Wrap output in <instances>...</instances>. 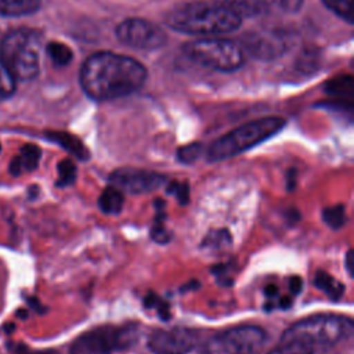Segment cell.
<instances>
[{"instance_id": "30bf717a", "label": "cell", "mask_w": 354, "mask_h": 354, "mask_svg": "<svg viewBox=\"0 0 354 354\" xmlns=\"http://www.w3.org/2000/svg\"><path fill=\"white\" fill-rule=\"evenodd\" d=\"M199 342V333L188 328L156 329L148 337V347L155 354H188Z\"/></svg>"}, {"instance_id": "ba28073f", "label": "cell", "mask_w": 354, "mask_h": 354, "mask_svg": "<svg viewBox=\"0 0 354 354\" xmlns=\"http://www.w3.org/2000/svg\"><path fill=\"white\" fill-rule=\"evenodd\" d=\"M266 340L267 333L259 326H236L210 337L202 354H257Z\"/></svg>"}, {"instance_id": "9c48e42d", "label": "cell", "mask_w": 354, "mask_h": 354, "mask_svg": "<svg viewBox=\"0 0 354 354\" xmlns=\"http://www.w3.org/2000/svg\"><path fill=\"white\" fill-rule=\"evenodd\" d=\"M116 36L123 44L138 50H156L167 40L160 26L142 18L122 21L116 28Z\"/></svg>"}, {"instance_id": "8fae6325", "label": "cell", "mask_w": 354, "mask_h": 354, "mask_svg": "<svg viewBox=\"0 0 354 354\" xmlns=\"http://www.w3.org/2000/svg\"><path fill=\"white\" fill-rule=\"evenodd\" d=\"M166 183V176L137 169V167H122L116 169L109 176V185L116 187L126 194H148L160 188Z\"/></svg>"}, {"instance_id": "ffe728a7", "label": "cell", "mask_w": 354, "mask_h": 354, "mask_svg": "<svg viewBox=\"0 0 354 354\" xmlns=\"http://www.w3.org/2000/svg\"><path fill=\"white\" fill-rule=\"evenodd\" d=\"M322 220L332 230L342 228L347 223L346 207L343 205H336V206L325 207L322 210Z\"/></svg>"}, {"instance_id": "603a6c76", "label": "cell", "mask_w": 354, "mask_h": 354, "mask_svg": "<svg viewBox=\"0 0 354 354\" xmlns=\"http://www.w3.org/2000/svg\"><path fill=\"white\" fill-rule=\"evenodd\" d=\"M324 4L346 22L353 24V0H322Z\"/></svg>"}, {"instance_id": "7402d4cb", "label": "cell", "mask_w": 354, "mask_h": 354, "mask_svg": "<svg viewBox=\"0 0 354 354\" xmlns=\"http://www.w3.org/2000/svg\"><path fill=\"white\" fill-rule=\"evenodd\" d=\"M15 87L17 80L0 57V100L11 97L15 93Z\"/></svg>"}, {"instance_id": "f546056e", "label": "cell", "mask_w": 354, "mask_h": 354, "mask_svg": "<svg viewBox=\"0 0 354 354\" xmlns=\"http://www.w3.org/2000/svg\"><path fill=\"white\" fill-rule=\"evenodd\" d=\"M351 264H353V252L348 250L346 253V268H347V272L350 275H353V266Z\"/></svg>"}, {"instance_id": "d4e9b609", "label": "cell", "mask_w": 354, "mask_h": 354, "mask_svg": "<svg viewBox=\"0 0 354 354\" xmlns=\"http://www.w3.org/2000/svg\"><path fill=\"white\" fill-rule=\"evenodd\" d=\"M228 245H231V235L227 230L212 231L202 242V246L216 248V249H223L224 246H228Z\"/></svg>"}, {"instance_id": "4fadbf2b", "label": "cell", "mask_w": 354, "mask_h": 354, "mask_svg": "<svg viewBox=\"0 0 354 354\" xmlns=\"http://www.w3.org/2000/svg\"><path fill=\"white\" fill-rule=\"evenodd\" d=\"M41 151L35 144H26L21 148L19 153L10 163V173L14 176H19L25 171H33L40 160Z\"/></svg>"}, {"instance_id": "d6986e66", "label": "cell", "mask_w": 354, "mask_h": 354, "mask_svg": "<svg viewBox=\"0 0 354 354\" xmlns=\"http://www.w3.org/2000/svg\"><path fill=\"white\" fill-rule=\"evenodd\" d=\"M267 354H314V348L300 340L281 339L279 344Z\"/></svg>"}, {"instance_id": "44dd1931", "label": "cell", "mask_w": 354, "mask_h": 354, "mask_svg": "<svg viewBox=\"0 0 354 354\" xmlns=\"http://www.w3.org/2000/svg\"><path fill=\"white\" fill-rule=\"evenodd\" d=\"M47 54L51 58V61L57 65V66H65L72 61V51L68 46H65L64 43H58V41H51L47 44Z\"/></svg>"}, {"instance_id": "4dcf8cb0", "label": "cell", "mask_w": 354, "mask_h": 354, "mask_svg": "<svg viewBox=\"0 0 354 354\" xmlns=\"http://www.w3.org/2000/svg\"><path fill=\"white\" fill-rule=\"evenodd\" d=\"M277 292H278V289L274 285H270V286L266 288V295H268V296H275Z\"/></svg>"}, {"instance_id": "277c9868", "label": "cell", "mask_w": 354, "mask_h": 354, "mask_svg": "<svg viewBox=\"0 0 354 354\" xmlns=\"http://www.w3.org/2000/svg\"><path fill=\"white\" fill-rule=\"evenodd\" d=\"M40 33L19 28L4 36L0 46V57L15 80H32L40 71Z\"/></svg>"}, {"instance_id": "2e32d148", "label": "cell", "mask_w": 354, "mask_h": 354, "mask_svg": "<svg viewBox=\"0 0 354 354\" xmlns=\"http://www.w3.org/2000/svg\"><path fill=\"white\" fill-rule=\"evenodd\" d=\"M123 203H124L123 192L113 185L106 187L98 198V206L101 212L111 216L119 214L123 209Z\"/></svg>"}, {"instance_id": "83f0119b", "label": "cell", "mask_w": 354, "mask_h": 354, "mask_svg": "<svg viewBox=\"0 0 354 354\" xmlns=\"http://www.w3.org/2000/svg\"><path fill=\"white\" fill-rule=\"evenodd\" d=\"M145 307H153L158 310V313L162 315L163 319L169 318V306L162 299H159L156 295H149L145 299Z\"/></svg>"}, {"instance_id": "8992f818", "label": "cell", "mask_w": 354, "mask_h": 354, "mask_svg": "<svg viewBox=\"0 0 354 354\" xmlns=\"http://www.w3.org/2000/svg\"><path fill=\"white\" fill-rule=\"evenodd\" d=\"M184 51L195 62L218 72H234L245 61L242 46L221 37H203L185 43Z\"/></svg>"}, {"instance_id": "9a60e30c", "label": "cell", "mask_w": 354, "mask_h": 354, "mask_svg": "<svg viewBox=\"0 0 354 354\" xmlns=\"http://www.w3.org/2000/svg\"><path fill=\"white\" fill-rule=\"evenodd\" d=\"M40 0H0L1 17H22L39 10Z\"/></svg>"}, {"instance_id": "ac0fdd59", "label": "cell", "mask_w": 354, "mask_h": 354, "mask_svg": "<svg viewBox=\"0 0 354 354\" xmlns=\"http://www.w3.org/2000/svg\"><path fill=\"white\" fill-rule=\"evenodd\" d=\"M314 285L333 300L340 299L344 292V285L340 283L336 278H333L332 275H329L325 271H318L315 274Z\"/></svg>"}, {"instance_id": "3957f363", "label": "cell", "mask_w": 354, "mask_h": 354, "mask_svg": "<svg viewBox=\"0 0 354 354\" xmlns=\"http://www.w3.org/2000/svg\"><path fill=\"white\" fill-rule=\"evenodd\" d=\"M285 123V119L278 116H267L248 122L213 141L207 148L206 159L209 162H218L236 156L275 136L283 129Z\"/></svg>"}, {"instance_id": "e0dca14e", "label": "cell", "mask_w": 354, "mask_h": 354, "mask_svg": "<svg viewBox=\"0 0 354 354\" xmlns=\"http://www.w3.org/2000/svg\"><path fill=\"white\" fill-rule=\"evenodd\" d=\"M217 1L234 10L241 18L260 14L270 6L268 0H217Z\"/></svg>"}, {"instance_id": "5bb4252c", "label": "cell", "mask_w": 354, "mask_h": 354, "mask_svg": "<svg viewBox=\"0 0 354 354\" xmlns=\"http://www.w3.org/2000/svg\"><path fill=\"white\" fill-rule=\"evenodd\" d=\"M48 140L57 142L62 148H65L68 152H71L73 156H76L80 160H87L90 158L88 149L84 147V144L75 136L64 133V131H51L47 134Z\"/></svg>"}, {"instance_id": "cb8c5ba5", "label": "cell", "mask_w": 354, "mask_h": 354, "mask_svg": "<svg viewBox=\"0 0 354 354\" xmlns=\"http://www.w3.org/2000/svg\"><path fill=\"white\" fill-rule=\"evenodd\" d=\"M57 169H58V178H57L58 187L71 185L76 180V166L71 159H62L58 163Z\"/></svg>"}, {"instance_id": "484cf974", "label": "cell", "mask_w": 354, "mask_h": 354, "mask_svg": "<svg viewBox=\"0 0 354 354\" xmlns=\"http://www.w3.org/2000/svg\"><path fill=\"white\" fill-rule=\"evenodd\" d=\"M201 149H202V145L199 142H192V144L184 145L177 151V158L183 163H191L195 159H198V156L201 155Z\"/></svg>"}, {"instance_id": "6da1fadb", "label": "cell", "mask_w": 354, "mask_h": 354, "mask_svg": "<svg viewBox=\"0 0 354 354\" xmlns=\"http://www.w3.org/2000/svg\"><path fill=\"white\" fill-rule=\"evenodd\" d=\"M147 69L137 59L111 51L90 55L80 69V84L95 101H109L137 91L147 80Z\"/></svg>"}, {"instance_id": "52a82bcc", "label": "cell", "mask_w": 354, "mask_h": 354, "mask_svg": "<svg viewBox=\"0 0 354 354\" xmlns=\"http://www.w3.org/2000/svg\"><path fill=\"white\" fill-rule=\"evenodd\" d=\"M137 340V326H98L79 336L71 346V354H115L129 350Z\"/></svg>"}, {"instance_id": "f1b7e54d", "label": "cell", "mask_w": 354, "mask_h": 354, "mask_svg": "<svg viewBox=\"0 0 354 354\" xmlns=\"http://www.w3.org/2000/svg\"><path fill=\"white\" fill-rule=\"evenodd\" d=\"M301 288H303V281L301 278L299 277H292L289 279V290L293 293V295H297L301 292Z\"/></svg>"}, {"instance_id": "7a4b0ae2", "label": "cell", "mask_w": 354, "mask_h": 354, "mask_svg": "<svg viewBox=\"0 0 354 354\" xmlns=\"http://www.w3.org/2000/svg\"><path fill=\"white\" fill-rule=\"evenodd\" d=\"M166 24L181 33L212 37L236 30L242 18L220 1H188L174 6L166 15Z\"/></svg>"}, {"instance_id": "7c38bea8", "label": "cell", "mask_w": 354, "mask_h": 354, "mask_svg": "<svg viewBox=\"0 0 354 354\" xmlns=\"http://www.w3.org/2000/svg\"><path fill=\"white\" fill-rule=\"evenodd\" d=\"M246 50L257 58L272 59L281 57L290 47V33L281 29L254 30L245 36Z\"/></svg>"}, {"instance_id": "4316f807", "label": "cell", "mask_w": 354, "mask_h": 354, "mask_svg": "<svg viewBox=\"0 0 354 354\" xmlns=\"http://www.w3.org/2000/svg\"><path fill=\"white\" fill-rule=\"evenodd\" d=\"M167 194L174 195L176 199L180 202V205H185L189 199V185L188 183H177L173 181L167 187Z\"/></svg>"}, {"instance_id": "5b68a950", "label": "cell", "mask_w": 354, "mask_h": 354, "mask_svg": "<svg viewBox=\"0 0 354 354\" xmlns=\"http://www.w3.org/2000/svg\"><path fill=\"white\" fill-rule=\"evenodd\" d=\"M354 322L342 315H314L293 324L286 329L281 339H293L307 343L310 347H332L353 335Z\"/></svg>"}]
</instances>
